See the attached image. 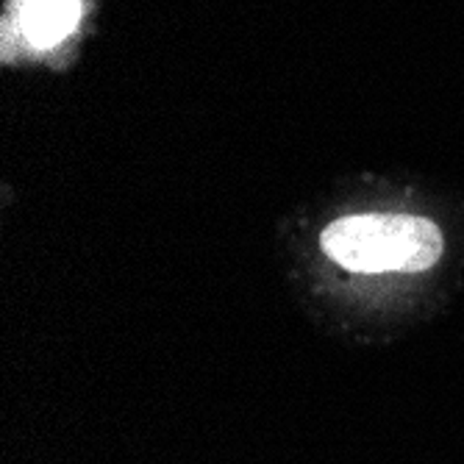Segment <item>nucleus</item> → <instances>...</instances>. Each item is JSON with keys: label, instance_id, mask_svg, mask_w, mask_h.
<instances>
[{"label": "nucleus", "instance_id": "obj_1", "mask_svg": "<svg viewBox=\"0 0 464 464\" xmlns=\"http://www.w3.org/2000/svg\"><path fill=\"white\" fill-rule=\"evenodd\" d=\"M323 250L353 273H423L442 256V231L417 215H351L323 231Z\"/></svg>", "mask_w": 464, "mask_h": 464}, {"label": "nucleus", "instance_id": "obj_2", "mask_svg": "<svg viewBox=\"0 0 464 464\" xmlns=\"http://www.w3.org/2000/svg\"><path fill=\"white\" fill-rule=\"evenodd\" d=\"M81 0H23L20 31L34 48H53L81 20Z\"/></svg>", "mask_w": 464, "mask_h": 464}]
</instances>
